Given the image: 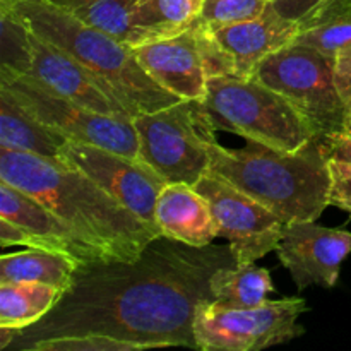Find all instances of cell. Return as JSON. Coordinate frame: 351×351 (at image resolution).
I'll return each instance as SVG.
<instances>
[{
	"label": "cell",
	"instance_id": "cell-1",
	"mask_svg": "<svg viewBox=\"0 0 351 351\" xmlns=\"http://www.w3.org/2000/svg\"><path fill=\"white\" fill-rule=\"evenodd\" d=\"M237 264L232 247H192L158 237L134 261H101L79 267L55 307L21 329L10 348L38 341L105 335L153 348H197L194 319L202 302L215 300L211 276Z\"/></svg>",
	"mask_w": 351,
	"mask_h": 351
},
{
	"label": "cell",
	"instance_id": "cell-2",
	"mask_svg": "<svg viewBox=\"0 0 351 351\" xmlns=\"http://www.w3.org/2000/svg\"><path fill=\"white\" fill-rule=\"evenodd\" d=\"M0 180L33 195L113 261L137 259L154 239L163 237L60 158L0 147Z\"/></svg>",
	"mask_w": 351,
	"mask_h": 351
},
{
	"label": "cell",
	"instance_id": "cell-3",
	"mask_svg": "<svg viewBox=\"0 0 351 351\" xmlns=\"http://www.w3.org/2000/svg\"><path fill=\"white\" fill-rule=\"evenodd\" d=\"M249 194L285 223L315 221L329 204L331 171L321 141L297 153L250 143L243 149L209 144V170Z\"/></svg>",
	"mask_w": 351,
	"mask_h": 351
},
{
	"label": "cell",
	"instance_id": "cell-4",
	"mask_svg": "<svg viewBox=\"0 0 351 351\" xmlns=\"http://www.w3.org/2000/svg\"><path fill=\"white\" fill-rule=\"evenodd\" d=\"M12 7L31 29L81 62L125 106L130 115L182 101L161 88L137 60L132 47L75 17L50 0H19Z\"/></svg>",
	"mask_w": 351,
	"mask_h": 351
},
{
	"label": "cell",
	"instance_id": "cell-5",
	"mask_svg": "<svg viewBox=\"0 0 351 351\" xmlns=\"http://www.w3.org/2000/svg\"><path fill=\"white\" fill-rule=\"evenodd\" d=\"M204 105L216 130L249 143L297 153L317 136L302 113L269 86L243 77L208 79Z\"/></svg>",
	"mask_w": 351,
	"mask_h": 351
},
{
	"label": "cell",
	"instance_id": "cell-6",
	"mask_svg": "<svg viewBox=\"0 0 351 351\" xmlns=\"http://www.w3.org/2000/svg\"><path fill=\"white\" fill-rule=\"evenodd\" d=\"M139 160L167 184L195 185L209 170V144L216 129L204 101L182 99L167 108L132 119Z\"/></svg>",
	"mask_w": 351,
	"mask_h": 351
},
{
	"label": "cell",
	"instance_id": "cell-7",
	"mask_svg": "<svg viewBox=\"0 0 351 351\" xmlns=\"http://www.w3.org/2000/svg\"><path fill=\"white\" fill-rule=\"evenodd\" d=\"M252 79L283 95L319 139L345 134L346 105L336 82V58L290 43L267 55Z\"/></svg>",
	"mask_w": 351,
	"mask_h": 351
},
{
	"label": "cell",
	"instance_id": "cell-8",
	"mask_svg": "<svg viewBox=\"0 0 351 351\" xmlns=\"http://www.w3.org/2000/svg\"><path fill=\"white\" fill-rule=\"evenodd\" d=\"M307 311L302 297L266 300L252 308L202 302L194 319L197 348L204 351H257L304 335L298 317Z\"/></svg>",
	"mask_w": 351,
	"mask_h": 351
},
{
	"label": "cell",
	"instance_id": "cell-9",
	"mask_svg": "<svg viewBox=\"0 0 351 351\" xmlns=\"http://www.w3.org/2000/svg\"><path fill=\"white\" fill-rule=\"evenodd\" d=\"M0 86L34 117L64 134L69 141L105 147L125 156H139V141L132 119L105 115L57 95L31 75L0 69Z\"/></svg>",
	"mask_w": 351,
	"mask_h": 351
},
{
	"label": "cell",
	"instance_id": "cell-10",
	"mask_svg": "<svg viewBox=\"0 0 351 351\" xmlns=\"http://www.w3.org/2000/svg\"><path fill=\"white\" fill-rule=\"evenodd\" d=\"M194 189L208 201L218 237L228 240L239 266L278 249L287 223L271 209L211 171L202 175Z\"/></svg>",
	"mask_w": 351,
	"mask_h": 351
},
{
	"label": "cell",
	"instance_id": "cell-11",
	"mask_svg": "<svg viewBox=\"0 0 351 351\" xmlns=\"http://www.w3.org/2000/svg\"><path fill=\"white\" fill-rule=\"evenodd\" d=\"M0 242L3 247L26 245L64 254L77 267L113 261L82 240L33 195L3 180H0Z\"/></svg>",
	"mask_w": 351,
	"mask_h": 351
},
{
	"label": "cell",
	"instance_id": "cell-12",
	"mask_svg": "<svg viewBox=\"0 0 351 351\" xmlns=\"http://www.w3.org/2000/svg\"><path fill=\"white\" fill-rule=\"evenodd\" d=\"M60 160L88 175L161 235L156 225V202L167 180L144 161L74 141L62 147Z\"/></svg>",
	"mask_w": 351,
	"mask_h": 351
},
{
	"label": "cell",
	"instance_id": "cell-13",
	"mask_svg": "<svg viewBox=\"0 0 351 351\" xmlns=\"http://www.w3.org/2000/svg\"><path fill=\"white\" fill-rule=\"evenodd\" d=\"M276 250L298 290L332 288L351 252V233L315 221H290L285 225Z\"/></svg>",
	"mask_w": 351,
	"mask_h": 351
},
{
	"label": "cell",
	"instance_id": "cell-14",
	"mask_svg": "<svg viewBox=\"0 0 351 351\" xmlns=\"http://www.w3.org/2000/svg\"><path fill=\"white\" fill-rule=\"evenodd\" d=\"M31 65L27 74L57 95L105 115L132 119L129 110L72 55L31 29Z\"/></svg>",
	"mask_w": 351,
	"mask_h": 351
},
{
	"label": "cell",
	"instance_id": "cell-15",
	"mask_svg": "<svg viewBox=\"0 0 351 351\" xmlns=\"http://www.w3.org/2000/svg\"><path fill=\"white\" fill-rule=\"evenodd\" d=\"M144 71L180 99L204 101L208 77L201 60L195 24L180 34L132 48Z\"/></svg>",
	"mask_w": 351,
	"mask_h": 351
},
{
	"label": "cell",
	"instance_id": "cell-16",
	"mask_svg": "<svg viewBox=\"0 0 351 351\" xmlns=\"http://www.w3.org/2000/svg\"><path fill=\"white\" fill-rule=\"evenodd\" d=\"M208 27L233 58L239 77L243 79L252 77L257 65L267 55L288 47L298 33L297 21L281 16L273 3L254 19L219 26L208 24Z\"/></svg>",
	"mask_w": 351,
	"mask_h": 351
},
{
	"label": "cell",
	"instance_id": "cell-17",
	"mask_svg": "<svg viewBox=\"0 0 351 351\" xmlns=\"http://www.w3.org/2000/svg\"><path fill=\"white\" fill-rule=\"evenodd\" d=\"M161 235L192 247H208L218 237L211 208L194 185L167 184L156 202Z\"/></svg>",
	"mask_w": 351,
	"mask_h": 351
},
{
	"label": "cell",
	"instance_id": "cell-18",
	"mask_svg": "<svg viewBox=\"0 0 351 351\" xmlns=\"http://www.w3.org/2000/svg\"><path fill=\"white\" fill-rule=\"evenodd\" d=\"M67 137L41 122L0 86V147L23 153L60 158Z\"/></svg>",
	"mask_w": 351,
	"mask_h": 351
},
{
	"label": "cell",
	"instance_id": "cell-19",
	"mask_svg": "<svg viewBox=\"0 0 351 351\" xmlns=\"http://www.w3.org/2000/svg\"><path fill=\"white\" fill-rule=\"evenodd\" d=\"M204 0H139L130 12L129 47L180 34L194 26Z\"/></svg>",
	"mask_w": 351,
	"mask_h": 351
},
{
	"label": "cell",
	"instance_id": "cell-20",
	"mask_svg": "<svg viewBox=\"0 0 351 351\" xmlns=\"http://www.w3.org/2000/svg\"><path fill=\"white\" fill-rule=\"evenodd\" d=\"M297 23L298 33L291 43L332 58L351 47V0H322Z\"/></svg>",
	"mask_w": 351,
	"mask_h": 351
},
{
	"label": "cell",
	"instance_id": "cell-21",
	"mask_svg": "<svg viewBox=\"0 0 351 351\" xmlns=\"http://www.w3.org/2000/svg\"><path fill=\"white\" fill-rule=\"evenodd\" d=\"M77 269V264L64 254L27 247L23 252L3 254L0 257V283L29 281L51 285L65 291Z\"/></svg>",
	"mask_w": 351,
	"mask_h": 351
},
{
	"label": "cell",
	"instance_id": "cell-22",
	"mask_svg": "<svg viewBox=\"0 0 351 351\" xmlns=\"http://www.w3.org/2000/svg\"><path fill=\"white\" fill-rule=\"evenodd\" d=\"M274 290L269 271L252 264H232L215 271L211 276V293L223 307L252 308L263 305Z\"/></svg>",
	"mask_w": 351,
	"mask_h": 351
},
{
	"label": "cell",
	"instance_id": "cell-23",
	"mask_svg": "<svg viewBox=\"0 0 351 351\" xmlns=\"http://www.w3.org/2000/svg\"><path fill=\"white\" fill-rule=\"evenodd\" d=\"M62 295V288L45 283H0V326L29 328L55 307Z\"/></svg>",
	"mask_w": 351,
	"mask_h": 351
},
{
	"label": "cell",
	"instance_id": "cell-24",
	"mask_svg": "<svg viewBox=\"0 0 351 351\" xmlns=\"http://www.w3.org/2000/svg\"><path fill=\"white\" fill-rule=\"evenodd\" d=\"M127 45L130 38V12L139 0H50Z\"/></svg>",
	"mask_w": 351,
	"mask_h": 351
},
{
	"label": "cell",
	"instance_id": "cell-25",
	"mask_svg": "<svg viewBox=\"0 0 351 351\" xmlns=\"http://www.w3.org/2000/svg\"><path fill=\"white\" fill-rule=\"evenodd\" d=\"M31 27L12 7L0 5V69L27 74L31 65Z\"/></svg>",
	"mask_w": 351,
	"mask_h": 351
},
{
	"label": "cell",
	"instance_id": "cell-26",
	"mask_svg": "<svg viewBox=\"0 0 351 351\" xmlns=\"http://www.w3.org/2000/svg\"><path fill=\"white\" fill-rule=\"evenodd\" d=\"M151 350L144 343L119 339L105 335L64 336V338L45 339L29 346L27 351H137Z\"/></svg>",
	"mask_w": 351,
	"mask_h": 351
},
{
	"label": "cell",
	"instance_id": "cell-27",
	"mask_svg": "<svg viewBox=\"0 0 351 351\" xmlns=\"http://www.w3.org/2000/svg\"><path fill=\"white\" fill-rule=\"evenodd\" d=\"M273 0H204L199 21L211 26L233 24L261 16Z\"/></svg>",
	"mask_w": 351,
	"mask_h": 351
},
{
	"label": "cell",
	"instance_id": "cell-28",
	"mask_svg": "<svg viewBox=\"0 0 351 351\" xmlns=\"http://www.w3.org/2000/svg\"><path fill=\"white\" fill-rule=\"evenodd\" d=\"M195 34H197V45L206 77H239L235 62L230 57L228 51L218 43V40L213 36L208 24L197 21L195 23Z\"/></svg>",
	"mask_w": 351,
	"mask_h": 351
},
{
	"label": "cell",
	"instance_id": "cell-29",
	"mask_svg": "<svg viewBox=\"0 0 351 351\" xmlns=\"http://www.w3.org/2000/svg\"><path fill=\"white\" fill-rule=\"evenodd\" d=\"M331 171V191L329 204L350 213L351 216V161L328 158Z\"/></svg>",
	"mask_w": 351,
	"mask_h": 351
},
{
	"label": "cell",
	"instance_id": "cell-30",
	"mask_svg": "<svg viewBox=\"0 0 351 351\" xmlns=\"http://www.w3.org/2000/svg\"><path fill=\"white\" fill-rule=\"evenodd\" d=\"M336 82L346 105V129L343 136L351 137V47L336 57Z\"/></svg>",
	"mask_w": 351,
	"mask_h": 351
},
{
	"label": "cell",
	"instance_id": "cell-31",
	"mask_svg": "<svg viewBox=\"0 0 351 351\" xmlns=\"http://www.w3.org/2000/svg\"><path fill=\"white\" fill-rule=\"evenodd\" d=\"M321 2L322 0H273V5L281 16L291 21H298Z\"/></svg>",
	"mask_w": 351,
	"mask_h": 351
},
{
	"label": "cell",
	"instance_id": "cell-32",
	"mask_svg": "<svg viewBox=\"0 0 351 351\" xmlns=\"http://www.w3.org/2000/svg\"><path fill=\"white\" fill-rule=\"evenodd\" d=\"M321 147L328 158L351 161V137L350 136H332L322 137Z\"/></svg>",
	"mask_w": 351,
	"mask_h": 351
},
{
	"label": "cell",
	"instance_id": "cell-33",
	"mask_svg": "<svg viewBox=\"0 0 351 351\" xmlns=\"http://www.w3.org/2000/svg\"><path fill=\"white\" fill-rule=\"evenodd\" d=\"M21 335V329L12 326H0V350H7L14 345Z\"/></svg>",
	"mask_w": 351,
	"mask_h": 351
},
{
	"label": "cell",
	"instance_id": "cell-34",
	"mask_svg": "<svg viewBox=\"0 0 351 351\" xmlns=\"http://www.w3.org/2000/svg\"><path fill=\"white\" fill-rule=\"evenodd\" d=\"M16 2H19V0H0V5H12Z\"/></svg>",
	"mask_w": 351,
	"mask_h": 351
}]
</instances>
